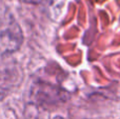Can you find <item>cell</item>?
Here are the masks:
<instances>
[{"label": "cell", "instance_id": "6da1fadb", "mask_svg": "<svg viewBox=\"0 0 120 119\" xmlns=\"http://www.w3.org/2000/svg\"><path fill=\"white\" fill-rule=\"evenodd\" d=\"M22 33L16 22L8 24L0 31V51L3 53H13L20 48L22 43Z\"/></svg>", "mask_w": 120, "mask_h": 119}, {"label": "cell", "instance_id": "7a4b0ae2", "mask_svg": "<svg viewBox=\"0 0 120 119\" xmlns=\"http://www.w3.org/2000/svg\"><path fill=\"white\" fill-rule=\"evenodd\" d=\"M20 1L24 2V3H32V4H39L43 0H20Z\"/></svg>", "mask_w": 120, "mask_h": 119}]
</instances>
